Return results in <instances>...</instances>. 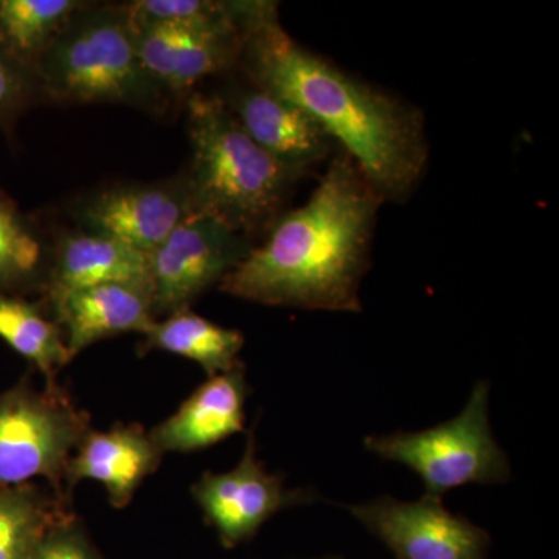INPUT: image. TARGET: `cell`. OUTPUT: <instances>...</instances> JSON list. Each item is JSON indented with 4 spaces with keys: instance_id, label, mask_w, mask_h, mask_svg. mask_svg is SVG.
Masks as SVG:
<instances>
[{
    "instance_id": "18",
    "label": "cell",
    "mask_w": 559,
    "mask_h": 559,
    "mask_svg": "<svg viewBox=\"0 0 559 559\" xmlns=\"http://www.w3.org/2000/svg\"><path fill=\"white\" fill-rule=\"evenodd\" d=\"M53 242L39 224L0 190V294L43 296L49 277Z\"/></svg>"
},
{
    "instance_id": "6",
    "label": "cell",
    "mask_w": 559,
    "mask_h": 559,
    "mask_svg": "<svg viewBox=\"0 0 559 559\" xmlns=\"http://www.w3.org/2000/svg\"><path fill=\"white\" fill-rule=\"evenodd\" d=\"M91 429V415L60 384L39 390L27 374L0 392V489L43 477L58 498L70 499L66 469Z\"/></svg>"
},
{
    "instance_id": "11",
    "label": "cell",
    "mask_w": 559,
    "mask_h": 559,
    "mask_svg": "<svg viewBox=\"0 0 559 559\" xmlns=\"http://www.w3.org/2000/svg\"><path fill=\"white\" fill-rule=\"evenodd\" d=\"M218 95L246 134L286 167L307 175L329 157L333 140L293 103L250 83Z\"/></svg>"
},
{
    "instance_id": "12",
    "label": "cell",
    "mask_w": 559,
    "mask_h": 559,
    "mask_svg": "<svg viewBox=\"0 0 559 559\" xmlns=\"http://www.w3.org/2000/svg\"><path fill=\"white\" fill-rule=\"evenodd\" d=\"M64 334L70 358L97 342L145 334L154 323L150 285L106 283L43 299Z\"/></svg>"
},
{
    "instance_id": "23",
    "label": "cell",
    "mask_w": 559,
    "mask_h": 559,
    "mask_svg": "<svg viewBox=\"0 0 559 559\" xmlns=\"http://www.w3.org/2000/svg\"><path fill=\"white\" fill-rule=\"evenodd\" d=\"M40 98L35 73L0 47V130L13 134L21 117Z\"/></svg>"
},
{
    "instance_id": "21",
    "label": "cell",
    "mask_w": 559,
    "mask_h": 559,
    "mask_svg": "<svg viewBox=\"0 0 559 559\" xmlns=\"http://www.w3.org/2000/svg\"><path fill=\"white\" fill-rule=\"evenodd\" d=\"M84 3L81 0H0V47L35 73L40 58Z\"/></svg>"
},
{
    "instance_id": "14",
    "label": "cell",
    "mask_w": 559,
    "mask_h": 559,
    "mask_svg": "<svg viewBox=\"0 0 559 559\" xmlns=\"http://www.w3.org/2000/svg\"><path fill=\"white\" fill-rule=\"evenodd\" d=\"M162 454L148 430L138 423L114 425L108 430L91 429L73 452L66 469L69 496L83 480L102 484L114 509H127L151 474L159 469Z\"/></svg>"
},
{
    "instance_id": "17",
    "label": "cell",
    "mask_w": 559,
    "mask_h": 559,
    "mask_svg": "<svg viewBox=\"0 0 559 559\" xmlns=\"http://www.w3.org/2000/svg\"><path fill=\"white\" fill-rule=\"evenodd\" d=\"M143 336L139 355L153 349L171 353L200 364L207 378L235 369L241 364L238 356L245 347L241 331L224 329L191 310L154 320Z\"/></svg>"
},
{
    "instance_id": "2",
    "label": "cell",
    "mask_w": 559,
    "mask_h": 559,
    "mask_svg": "<svg viewBox=\"0 0 559 559\" xmlns=\"http://www.w3.org/2000/svg\"><path fill=\"white\" fill-rule=\"evenodd\" d=\"M381 202L355 162L336 157L307 204L280 215L221 293L270 307L359 312Z\"/></svg>"
},
{
    "instance_id": "10",
    "label": "cell",
    "mask_w": 559,
    "mask_h": 559,
    "mask_svg": "<svg viewBox=\"0 0 559 559\" xmlns=\"http://www.w3.org/2000/svg\"><path fill=\"white\" fill-rule=\"evenodd\" d=\"M194 215L186 175L160 182L117 183L75 207L80 229L123 242L150 255Z\"/></svg>"
},
{
    "instance_id": "4",
    "label": "cell",
    "mask_w": 559,
    "mask_h": 559,
    "mask_svg": "<svg viewBox=\"0 0 559 559\" xmlns=\"http://www.w3.org/2000/svg\"><path fill=\"white\" fill-rule=\"evenodd\" d=\"M40 94L64 105H123L162 114L173 98L140 60L124 3H84L35 69Z\"/></svg>"
},
{
    "instance_id": "22",
    "label": "cell",
    "mask_w": 559,
    "mask_h": 559,
    "mask_svg": "<svg viewBox=\"0 0 559 559\" xmlns=\"http://www.w3.org/2000/svg\"><path fill=\"white\" fill-rule=\"evenodd\" d=\"M134 27L186 28L242 36L250 0H135L124 3Z\"/></svg>"
},
{
    "instance_id": "19",
    "label": "cell",
    "mask_w": 559,
    "mask_h": 559,
    "mask_svg": "<svg viewBox=\"0 0 559 559\" xmlns=\"http://www.w3.org/2000/svg\"><path fill=\"white\" fill-rule=\"evenodd\" d=\"M0 340L27 359L49 388L58 384V373L72 362L61 326L43 300L0 294Z\"/></svg>"
},
{
    "instance_id": "16",
    "label": "cell",
    "mask_w": 559,
    "mask_h": 559,
    "mask_svg": "<svg viewBox=\"0 0 559 559\" xmlns=\"http://www.w3.org/2000/svg\"><path fill=\"white\" fill-rule=\"evenodd\" d=\"M106 283L151 286L148 255L92 231L61 234L51 252L43 299Z\"/></svg>"
},
{
    "instance_id": "1",
    "label": "cell",
    "mask_w": 559,
    "mask_h": 559,
    "mask_svg": "<svg viewBox=\"0 0 559 559\" xmlns=\"http://www.w3.org/2000/svg\"><path fill=\"white\" fill-rule=\"evenodd\" d=\"M238 68L340 142L382 201L404 202L417 190L429 156L419 110L300 46L283 28L278 3H250Z\"/></svg>"
},
{
    "instance_id": "24",
    "label": "cell",
    "mask_w": 559,
    "mask_h": 559,
    "mask_svg": "<svg viewBox=\"0 0 559 559\" xmlns=\"http://www.w3.org/2000/svg\"><path fill=\"white\" fill-rule=\"evenodd\" d=\"M32 559H108L98 550L75 513L47 532Z\"/></svg>"
},
{
    "instance_id": "8",
    "label": "cell",
    "mask_w": 559,
    "mask_h": 559,
    "mask_svg": "<svg viewBox=\"0 0 559 559\" xmlns=\"http://www.w3.org/2000/svg\"><path fill=\"white\" fill-rule=\"evenodd\" d=\"M191 496L215 528L221 546L234 549L255 538L271 518L290 507L318 500L314 491L288 489L278 474L267 473L257 455L255 432L249 430L240 463L227 473L202 474L191 487Z\"/></svg>"
},
{
    "instance_id": "25",
    "label": "cell",
    "mask_w": 559,
    "mask_h": 559,
    "mask_svg": "<svg viewBox=\"0 0 559 559\" xmlns=\"http://www.w3.org/2000/svg\"><path fill=\"white\" fill-rule=\"evenodd\" d=\"M310 559H345L341 555H325V557L310 558Z\"/></svg>"
},
{
    "instance_id": "13",
    "label": "cell",
    "mask_w": 559,
    "mask_h": 559,
    "mask_svg": "<svg viewBox=\"0 0 559 559\" xmlns=\"http://www.w3.org/2000/svg\"><path fill=\"white\" fill-rule=\"evenodd\" d=\"M132 28L146 72L176 100L186 102L201 81L238 69L242 36L154 25Z\"/></svg>"
},
{
    "instance_id": "7",
    "label": "cell",
    "mask_w": 559,
    "mask_h": 559,
    "mask_svg": "<svg viewBox=\"0 0 559 559\" xmlns=\"http://www.w3.org/2000/svg\"><path fill=\"white\" fill-rule=\"evenodd\" d=\"M253 246L249 238L205 215H191L150 253L154 319L191 310L219 286Z\"/></svg>"
},
{
    "instance_id": "5",
    "label": "cell",
    "mask_w": 559,
    "mask_h": 559,
    "mask_svg": "<svg viewBox=\"0 0 559 559\" xmlns=\"http://www.w3.org/2000/svg\"><path fill=\"white\" fill-rule=\"evenodd\" d=\"M488 404L489 384L480 381L450 421L419 432L370 436L364 444L371 454L418 474L430 498L465 485L503 484L510 479V462L489 426Z\"/></svg>"
},
{
    "instance_id": "15",
    "label": "cell",
    "mask_w": 559,
    "mask_h": 559,
    "mask_svg": "<svg viewBox=\"0 0 559 559\" xmlns=\"http://www.w3.org/2000/svg\"><path fill=\"white\" fill-rule=\"evenodd\" d=\"M249 392L242 362L226 373L210 377L175 414L148 430L151 440L164 455L189 454L245 432Z\"/></svg>"
},
{
    "instance_id": "20",
    "label": "cell",
    "mask_w": 559,
    "mask_h": 559,
    "mask_svg": "<svg viewBox=\"0 0 559 559\" xmlns=\"http://www.w3.org/2000/svg\"><path fill=\"white\" fill-rule=\"evenodd\" d=\"M72 513L70 499L35 481L0 489V559H32L47 532Z\"/></svg>"
},
{
    "instance_id": "3",
    "label": "cell",
    "mask_w": 559,
    "mask_h": 559,
    "mask_svg": "<svg viewBox=\"0 0 559 559\" xmlns=\"http://www.w3.org/2000/svg\"><path fill=\"white\" fill-rule=\"evenodd\" d=\"M186 105L191 164L183 175L194 215L218 219L249 240L270 230L304 173L260 148L218 94L193 92Z\"/></svg>"
},
{
    "instance_id": "9",
    "label": "cell",
    "mask_w": 559,
    "mask_h": 559,
    "mask_svg": "<svg viewBox=\"0 0 559 559\" xmlns=\"http://www.w3.org/2000/svg\"><path fill=\"white\" fill-rule=\"evenodd\" d=\"M395 559H488L491 536L443 500L423 496L404 502L390 496L344 506Z\"/></svg>"
}]
</instances>
